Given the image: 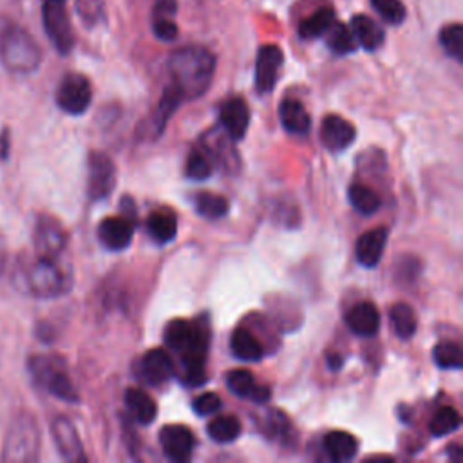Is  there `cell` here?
<instances>
[{
	"label": "cell",
	"mask_w": 463,
	"mask_h": 463,
	"mask_svg": "<svg viewBox=\"0 0 463 463\" xmlns=\"http://www.w3.org/2000/svg\"><path fill=\"white\" fill-rule=\"evenodd\" d=\"M208 338V327L201 320L175 318L165 327V344L181 356V380L190 387H199L206 382Z\"/></svg>",
	"instance_id": "6da1fadb"
},
{
	"label": "cell",
	"mask_w": 463,
	"mask_h": 463,
	"mask_svg": "<svg viewBox=\"0 0 463 463\" xmlns=\"http://www.w3.org/2000/svg\"><path fill=\"white\" fill-rule=\"evenodd\" d=\"M172 85L183 99H194L206 92L215 72V56L199 45L181 47L168 58Z\"/></svg>",
	"instance_id": "7a4b0ae2"
},
{
	"label": "cell",
	"mask_w": 463,
	"mask_h": 463,
	"mask_svg": "<svg viewBox=\"0 0 463 463\" xmlns=\"http://www.w3.org/2000/svg\"><path fill=\"white\" fill-rule=\"evenodd\" d=\"M16 279L22 291L38 298H56L67 293L72 282L71 273L60 266L58 259L38 255L34 260L18 266Z\"/></svg>",
	"instance_id": "3957f363"
},
{
	"label": "cell",
	"mask_w": 463,
	"mask_h": 463,
	"mask_svg": "<svg viewBox=\"0 0 463 463\" xmlns=\"http://www.w3.org/2000/svg\"><path fill=\"white\" fill-rule=\"evenodd\" d=\"M0 52L5 67L13 72H33L42 61V51L33 36L18 27L9 25L0 38Z\"/></svg>",
	"instance_id": "277c9868"
},
{
	"label": "cell",
	"mask_w": 463,
	"mask_h": 463,
	"mask_svg": "<svg viewBox=\"0 0 463 463\" xmlns=\"http://www.w3.org/2000/svg\"><path fill=\"white\" fill-rule=\"evenodd\" d=\"M27 367L34 382L47 392L63 402H78V394L67 374V365L63 358L56 354H36L29 358Z\"/></svg>",
	"instance_id": "5b68a950"
},
{
	"label": "cell",
	"mask_w": 463,
	"mask_h": 463,
	"mask_svg": "<svg viewBox=\"0 0 463 463\" xmlns=\"http://www.w3.org/2000/svg\"><path fill=\"white\" fill-rule=\"evenodd\" d=\"M40 434L34 420L29 414H20L13 420L2 452L4 461H34L38 458Z\"/></svg>",
	"instance_id": "8992f818"
},
{
	"label": "cell",
	"mask_w": 463,
	"mask_h": 463,
	"mask_svg": "<svg viewBox=\"0 0 463 463\" xmlns=\"http://www.w3.org/2000/svg\"><path fill=\"white\" fill-rule=\"evenodd\" d=\"M43 29L60 54H67L74 45V34L65 9V0H45L42 9Z\"/></svg>",
	"instance_id": "52a82bcc"
},
{
	"label": "cell",
	"mask_w": 463,
	"mask_h": 463,
	"mask_svg": "<svg viewBox=\"0 0 463 463\" xmlns=\"http://www.w3.org/2000/svg\"><path fill=\"white\" fill-rule=\"evenodd\" d=\"M92 99L90 81L78 72H69L58 85L56 90V103L58 107L72 116L83 114Z\"/></svg>",
	"instance_id": "ba28073f"
},
{
	"label": "cell",
	"mask_w": 463,
	"mask_h": 463,
	"mask_svg": "<svg viewBox=\"0 0 463 463\" xmlns=\"http://www.w3.org/2000/svg\"><path fill=\"white\" fill-rule=\"evenodd\" d=\"M89 177H87V192L90 199H105L116 183V170L110 157L103 152L89 154Z\"/></svg>",
	"instance_id": "9c48e42d"
},
{
	"label": "cell",
	"mask_w": 463,
	"mask_h": 463,
	"mask_svg": "<svg viewBox=\"0 0 463 463\" xmlns=\"http://www.w3.org/2000/svg\"><path fill=\"white\" fill-rule=\"evenodd\" d=\"M65 230L51 215H40L34 226V248L38 257L58 259L65 248Z\"/></svg>",
	"instance_id": "30bf717a"
},
{
	"label": "cell",
	"mask_w": 463,
	"mask_h": 463,
	"mask_svg": "<svg viewBox=\"0 0 463 463\" xmlns=\"http://www.w3.org/2000/svg\"><path fill=\"white\" fill-rule=\"evenodd\" d=\"M284 63V54L277 45H262L255 61V89L259 94H268L279 80V72Z\"/></svg>",
	"instance_id": "8fae6325"
},
{
	"label": "cell",
	"mask_w": 463,
	"mask_h": 463,
	"mask_svg": "<svg viewBox=\"0 0 463 463\" xmlns=\"http://www.w3.org/2000/svg\"><path fill=\"white\" fill-rule=\"evenodd\" d=\"M159 443L168 459L186 461L192 458L195 438L188 427L174 423V425H165L161 429Z\"/></svg>",
	"instance_id": "7c38bea8"
},
{
	"label": "cell",
	"mask_w": 463,
	"mask_h": 463,
	"mask_svg": "<svg viewBox=\"0 0 463 463\" xmlns=\"http://www.w3.org/2000/svg\"><path fill=\"white\" fill-rule=\"evenodd\" d=\"M354 137L356 130L351 121L336 114H329L324 118L320 127V139L327 150L342 152L354 141Z\"/></svg>",
	"instance_id": "4fadbf2b"
},
{
	"label": "cell",
	"mask_w": 463,
	"mask_h": 463,
	"mask_svg": "<svg viewBox=\"0 0 463 463\" xmlns=\"http://www.w3.org/2000/svg\"><path fill=\"white\" fill-rule=\"evenodd\" d=\"M139 373L146 383L161 385L174 376V360L168 351L154 347L141 356Z\"/></svg>",
	"instance_id": "5bb4252c"
},
{
	"label": "cell",
	"mask_w": 463,
	"mask_h": 463,
	"mask_svg": "<svg viewBox=\"0 0 463 463\" xmlns=\"http://www.w3.org/2000/svg\"><path fill=\"white\" fill-rule=\"evenodd\" d=\"M51 432H52V439L56 443L58 452L61 454L63 459L67 461H85V454L81 449V441L80 436L74 429V425L71 423L69 418L65 416H58L52 425H51Z\"/></svg>",
	"instance_id": "9a60e30c"
},
{
	"label": "cell",
	"mask_w": 463,
	"mask_h": 463,
	"mask_svg": "<svg viewBox=\"0 0 463 463\" xmlns=\"http://www.w3.org/2000/svg\"><path fill=\"white\" fill-rule=\"evenodd\" d=\"M221 123L224 127V132L233 139L239 141L244 137L248 125H250V109L246 101L239 96L228 98L221 109H219Z\"/></svg>",
	"instance_id": "2e32d148"
},
{
	"label": "cell",
	"mask_w": 463,
	"mask_h": 463,
	"mask_svg": "<svg viewBox=\"0 0 463 463\" xmlns=\"http://www.w3.org/2000/svg\"><path fill=\"white\" fill-rule=\"evenodd\" d=\"M134 235V224L127 217H107L98 226V239L112 251L125 250Z\"/></svg>",
	"instance_id": "e0dca14e"
},
{
	"label": "cell",
	"mask_w": 463,
	"mask_h": 463,
	"mask_svg": "<svg viewBox=\"0 0 463 463\" xmlns=\"http://www.w3.org/2000/svg\"><path fill=\"white\" fill-rule=\"evenodd\" d=\"M387 237H389V232L385 226H378V228H373L365 233H362L354 246L356 260L365 268L378 266V262L383 255V250H385Z\"/></svg>",
	"instance_id": "ac0fdd59"
},
{
	"label": "cell",
	"mask_w": 463,
	"mask_h": 463,
	"mask_svg": "<svg viewBox=\"0 0 463 463\" xmlns=\"http://www.w3.org/2000/svg\"><path fill=\"white\" fill-rule=\"evenodd\" d=\"M226 385L228 389L239 396L248 398L255 403H266L271 396V391L268 385H260L255 382L253 374L246 369H233L226 374Z\"/></svg>",
	"instance_id": "d6986e66"
},
{
	"label": "cell",
	"mask_w": 463,
	"mask_h": 463,
	"mask_svg": "<svg viewBox=\"0 0 463 463\" xmlns=\"http://www.w3.org/2000/svg\"><path fill=\"white\" fill-rule=\"evenodd\" d=\"M347 327L358 336H373L380 329V313L371 302H358L345 313Z\"/></svg>",
	"instance_id": "ffe728a7"
},
{
	"label": "cell",
	"mask_w": 463,
	"mask_h": 463,
	"mask_svg": "<svg viewBox=\"0 0 463 463\" xmlns=\"http://www.w3.org/2000/svg\"><path fill=\"white\" fill-rule=\"evenodd\" d=\"M232 137L224 132H210L204 136V152L206 156L219 166L226 170H233L239 165V156L232 146Z\"/></svg>",
	"instance_id": "44dd1931"
},
{
	"label": "cell",
	"mask_w": 463,
	"mask_h": 463,
	"mask_svg": "<svg viewBox=\"0 0 463 463\" xmlns=\"http://www.w3.org/2000/svg\"><path fill=\"white\" fill-rule=\"evenodd\" d=\"M279 118L282 127L289 134L304 136L311 128V118L298 99H293V98L282 99L279 105Z\"/></svg>",
	"instance_id": "7402d4cb"
},
{
	"label": "cell",
	"mask_w": 463,
	"mask_h": 463,
	"mask_svg": "<svg viewBox=\"0 0 463 463\" xmlns=\"http://www.w3.org/2000/svg\"><path fill=\"white\" fill-rule=\"evenodd\" d=\"M351 31L356 38V43L365 51H376L385 40L383 29L367 14H354L351 18Z\"/></svg>",
	"instance_id": "603a6c76"
},
{
	"label": "cell",
	"mask_w": 463,
	"mask_h": 463,
	"mask_svg": "<svg viewBox=\"0 0 463 463\" xmlns=\"http://www.w3.org/2000/svg\"><path fill=\"white\" fill-rule=\"evenodd\" d=\"M324 450L333 461H349L358 452V441L345 430H331L324 436Z\"/></svg>",
	"instance_id": "cb8c5ba5"
},
{
	"label": "cell",
	"mask_w": 463,
	"mask_h": 463,
	"mask_svg": "<svg viewBox=\"0 0 463 463\" xmlns=\"http://www.w3.org/2000/svg\"><path fill=\"white\" fill-rule=\"evenodd\" d=\"M125 405L134 416V420L141 425H150L157 416L156 402L150 394L141 389H127L125 392Z\"/></svg>",
	"instance_id": "d4e9b609"
},
{
	"label": "cell",
	"mask_w": 463,
	"mask_h": 463,
	"mask_svg": "<svg viewBox=\"0 0 463 463\" xmlns=\"http://www.w3.org/2000/svg\"><path fill=\"white\" fill-rule=\"evenodd\" d=\"M230 347L235 358L242 360V362H257L262 358L264 351L260 342L257 340V336L244 327H237L232 335L230 340Z\"/></svg>",
	"instance_id": "484cf974"
},
{
	"label": "cell",
	"mask_w": 463,
	"mask_h": 463,
	"mask_svg": "<svg viewBox=\"0 0 463 463\" xmlns=\"http://www.w3.org/2000/svg\"><path fill=\"white\" fill-rule=\"evenodd\" d=\"M146 230L154 242L166 244V242L174 241V237L177 233V219L168 210H156L150 213V217L146 221Z\"/></svg>",
	"instance_id": "4316f807"
},
{
	"label": "cell",
	"mask_w": 463,
	"mask_h": 463,
	"mask_svg": "<svg viewBox=\"0 0 463 463\" xmlns=\"http://www.w3.org/2000/svg\"><path fill=\"white\" fill-rule=\"evenodd\" d=\"M181 101H183V96H181L179 90L170 83V85L165 89V92H163V96H161V99H159V103H157L156 112L152 114V127H150V130H146V132H152V137L161 136V132H163V128H165L168 118L175 112V109H177V105H179Z\"/></svg>",
	"instance_id": "83f0119b"
},
{
	"label": "cell",
	"mask_w": 463,
	"mask_h": 463,
	"mask_svg": "<svg viewBox=\"0 0 463 463\" xmlns=\"http://www.w3.org/2000/svg\"><path fill=\"white\" fill-rule=\"evenodd\" d=\"M335 22V9L331 7H320L317 9L315 13H311L309 16H306L300 25H298V34L306 40H313V38H318L322 36L329 27L331 24Z\"/></svg>",
	"instance_id": "f1b7e54d"
},
{
	"label": "cell",
	"mask_w": 463,
	"mask_h": 463,
	"mask_svg": "<svg viewBox=\"0 0 463 463\" xmlns=\"http://www.w3.org/2000/svg\"><path fill=\"white\" fill-rule=\"evenodd\" d=\"M389 318L392 324V329L396 333V336L400 338H411L414 336L416 329H418V320H416V313L414 309L405 304V302H398L389 309Z\"/></svg>",
	"instance_id": "f546056e"
},
{
	"label": "cell",
	"mask_w": 463,
	"mask_h": 463,
	"mask_svg": "<svg viewBox=\"0 0 463 463\" xmlns=\"http://www.w3.org/2000/svg\"><path fill=\"white\" fill-rule=\"evenodd\" d=\"M326 34V43L327 47L335 52V54H349L354 52L356 49V38L351 31V27H347L345 24L340 22H333L331 27L324 33Z\"/></svg>",
	"instance_id": "4dcf8cb0"
},
{
	"label": "cell",
	"mask_w": 463,
	"mask_h": 463,
	"mask_svg": "<svg viewBox=\"0 0 463 463\" xmlns=\"http://www.w3.org/2000/svg\"><path fill=\"white\" fill-rule=\"evenodd\" d=\"M347 197L351 206L362 215H373L380 208V197L365 184L353 183L347 190Z\"/></svg>",
	"instance_id": "1f68e13d"
},
{
	"label": "cell",
	"mask_w": 463,
	"mask_h": 463,
	"mask_svg": "<svg viewBox=\"0 0 463 463\" xmlns=\"http://www.w3.org/2000/svg\"><path fill=\"white\" fill-rule=\"evenodd\" d=\"M241 429H242L241 421L235 416H230V414L213 418L208 423V427H206L208 436L213 441H217V443H232V441H235L239 438V434H241Z\"/></svg>",
	"instance_id": "d6a6232c"
},
{
	"label": "cell",
	"mask_w": 463,
	"mask_h": 463,
	"mask_svg": "<svg viewBox=\"0 0 463 463\" xmlns=\"http://www.w3.org/2000/svg\"><path fill=\"white\" fill-rule=\"evenodd\" d=\"M432 360L441 369H461L463 365V353L458 342L443 340L438 342L432 349Z\"/></svg>",
	"instance_id": "836d02e7"
},
{
	"label": "cell",
	"mask_w": 463,
	"mask_h": 463,
	"mask_svg": "<svg viewBox=\"0 0 463 463\" xmlns=\"http://www.w3.org/2000/svg\"><path fill=\"white\" fill-rule=\"evenodd\" d=\"M195 210L199 215L206 219H219L228 213L230 204H228V199L219 194L201 192L195 195Z\"/></svg>",
	"instance_id": "e575fe53"
},
{
	"label": "cell",
	"mask_w": 463,
	"mask_h": 463,
	"mask_svg": "<svg viewBox=\"0 0 463 463\" xmlns=\"http://www.w3.org/2000/svg\"><path fill=\"white\" fill-rule=\"evenodd\" d=\"M461 425V416L454 407H441L429 421V432L436 438L447 436L458 430Z\"/></svg>",
	"instance_id": "d590c367"
},
{
	"label": "cell",
	"mask_w": 463,
	"mask_h": 463,
	"mask_svg": "<svg viewBox=\"0 0 463 463\" xmlns=\"http://www.w3.org/2000/svg\"><path fill=\"white\" fill-rule=\"evenodd\" d=\"M439 43L443 51L456 61H463V25L449 24L439 33Z\"/></svg>",
	"instance_id": "8d00e7d4"
},
{
	"label": "cell",
	"mask_w": 463,
	"mask_h": 463,
	"mask_svg": "<svg viewBox=\"0 0 463 463\" xmlns=\"http://www.w3.org/2000/svg\"><path fill=\"white\" fill-rule=\"evenodd\" d=\"M184 172H186V177H190L192 181L208 179L212 174V159L206 156L204 150H192L190 156L186 157Z\"/></svg>",
	"instance_id": "74e56055"
},
{
	"label": "cell",
	"mask_w": 463,
	"mask_h": 463,
	"mask_svg": "<svg viewBox=\"0 0 463 463\" xmlns=\"http://www.w3.org/2000/svg\"><path fill=\"white\" fill-rule=\"evenodd\" d=\"M371 5L387 24L398 25L405 18V5L402 0H371Z\"/></svg>",
	"instance_id": "f35d334b"
},
{
	"label": "cell",
	"mask_w": 463,
	"mask_h": 463,
	"mask_svg": "<svg viewBox=\"0 0 463 463\" xmlns=\"http://www.w3.org/2000/svg\"><path fill=\"white\" fill-rule=\"evenodd\" d=\"M76 11L81 22L92 27L105 16V0H76Z\"/></svg>",
	"instance_id": "ab89813d"
},
{
	"label": "cell",
	"mask_w": 463,
	"mask_h": 463,
	"mask_svg": "<svg viewBox=\"0 0 463 463\" xmlns=\"http://www.w3.org/2000/svg\"><path fill=\"white\" fill-rule=\"evenodd\" d=\"M192 409L197 416H210L221 409V398L215 392H203L192 402Z\"/></svg>",
	"instance_id": "60d3db41"
},
{
	"label": "cell",
	"mask_w": 463,
	"mask_h": 463,
	"mask_svg": "<svg viewBox=\"0 0 463 463\" xmlns=\"http://www.w3.org/2000/svg\"><path fill=\"white\" fill-rule=\"evenodd\" d=\"M152 31L154 34L163 40V42H172L177 38V25L172 18H163V16H154L152 20Z\"/></svg>",
	"instance_id": "b9f144b4"
},
{
	"label": "cell",
	"mask_w": 463,
	"mask_h": 463,
	"mask_svg": "<svg viewBox=\"0 0 463 463\" xmlns=\"http://www.w3.org/2000/svg\"><path fill=\"white\" fill-rule=\"evenodd\" d=\"M177 11V2L175 0H156L154 4V16H163V18H172Z\"/></svg>",
	"instance_id": "7bdbcfd3"
},
{
	"label": "cell",
	"mask_w": 463,
	"mask_h": 463,
	"mask_svg": "<svg viewBox=\"0 0 463 463\" xmlns=\"http://www.w3.org/2000/svg\"><path fill=\"white\" fill-rule=\"evenodd\" d=\"M7 156H9V130L4 128L0 136V157L7 159Z\"/></svg>",
	"instance_id": "ee69618b"
},
{
	"label": "cell",
	"mask_w": 463,
	"mask_h": 463,
	"mask_svg": "<svg viewBox=\"0 0 463 463\" xmlns=\"http://www.w3.org/2000/svg\"><path fill=\"white\" fill-rule=\"evenodd\" d=\"M327 365H329L331 369H338V367L342 365V356H340V354H329V356H327Z\"/></svg>",
	"instance_id": "f6af8a7d"
},
{
	"label": "cell",
	"mask_w": 463,
	"mask_h": 463,
	"mask_svg": "<svg viewBox=\"0 0 463 463\" xmlns=\"http://www.w3.org/2000/svg\"><path fill=\"white\" fill-rule=\"evenodd\" d=\"M4 266H5V244H4V239L0 235V275L4 271Z\"/></svg>",
	"instance_id": "bcb514c9"
}]
</instances>
